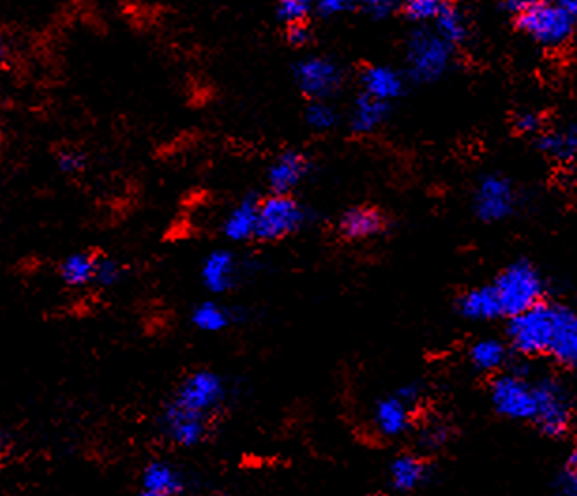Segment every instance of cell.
I'll list each match as a JSON object with an SVG mask.
<instances>
[{"instance_id": "d6986e66", "label": "cell", "mask_w": 577, "mask_h": 496, "mask_svg": "<svg viewBox=\"0 0 577 496\" xmlns=\"http://www.w3.org/2000/svg\"><path fill=\"white\" fill-rule=\"evenodd\" d=\"M457 310L470 322H491L504 316V309H502L495 284L472 288L465 292L457 301Z\"/></svg>"}, {"instance_id": "f35d334b", "label": "cell", "mask_w": 577, "mask_h": 496, "mask_svg": "<svg viewBox=\"0 0 577 496\" xmlns=\"http://www.w3.org/2000/svg\"><path fill=\"white\" fill-rule=\"evenodd\" d=\"M397 395L410 406H416L422 399V388L418 384H408V386H403V388L399 389Z\"/></svg>"}, {"instance_id": "5bb4252c", "label": "cell", "mask_w": 577, "mask_h": 496, "mask_svg": "<svg viewBox=\"0 0 577 496\" xmlns=\"http://www.w3.org/2000/svg\"><path fill=\"white\" fill-rule=\"evenodd\" d=\"M388 217L375 205H356L346 209L337 220V233L348 243L375 239L386 232Z\"/></svg>"}, {"instance_id": "d590c367", "label": "cell", "mask_w": 577, "mask_h": 496, "mask_svg": "<svg viewBox=\"0 0 577 496\" xmlns=\"http://www.w3.org/2000/svg\"><path fill=\"white\" fill-rule=\"evenodd\" d=\"M314 2H316V10L322 16L331 17L348 12L359 0H314Z\"/></svg>"}, {"instance_id": "60d3db41", "label": "cell", "mask_w": 577, "mask_h": 496, "mask_svg": "<svg viewBox=\"0 0 577 496\" xmlns=\"http://www.w3.org/2000/svg\"><path fill=\"white\" fill-rule=\"evenodd\" d=\"M549 2H553L555 6H559L564 12H568L570 16L577 19V0H549Z\"/></svg>"}, {"instance_id": "ba28073f", "label": "cell", "mask_w": 577, "mask_h": 496, "mask_svg": "<svg viewBox=\"0 0 577 496\" xmlns=\"http://www.w3.org/2000/svg\"><path fill=\"white\" fill-rule=\"evenodd\" d=\"M491 403L502 418L532 421L536 412L534 382L519 371L499 374L491 384Z\"/></svg>"}, {"instance_id": "7a4b0ae2", "label": "cell", "mask_w": 577, "mask_h": 496, "mask_svg": "<svg viewBox=\"0 0 577 496\" xmlns=\"http://www.w3.org/2000/svg\"><path fill=\"white\" fill-rule=\"evenodd\" d=\"M309 224V209L294 194L269 192L260 203L256 239L258 243H279Z\"/></svg>"}, {"instance_id": "ffe728a7", "label": "cell", "mask_w": 577, "mask_h": 496, "mask_svg": "<svg viewBox=\"0 0 577 496\" xmlns=\"http://www.w3.org/2000/svg\"><path fill=\"white\" fill-rule=\"evenodd\" d=\"M412 408L397 393L378 401L373 414L376 433L384 438L403 436L412 425Z\"/></svg>"}, {"instance_id": "7402d4cb", "label": "cell", "mask_w": 577, "mask_h": 496, "mask_svg": "<svg viewBox=\"0 0 577 496\" xmlns=\"http://www.w3.org/2000/svg\"><path fill=\"white\" fill-rule=\"evenodd\" d=\"M429 480V465L414 453L397 455L390 465L391 487L399 493H412Z\"/></svg>"}, {"instance_id": "2e32d148", "label": "cell", "mask_w": 577, "mask_h": 496, "mask_svg": "<svg viewBox=\"0 0 577 496\" xmlns=\"http://www.w3.org/2000/svg\"><path fill=\"white\" fill-rule=\"evenodd\" d=\"M262 198L264 196L260 192H249L226 215L224 222H222V235L228 241L241 245V243H250L256 239L258 213H260Z\"/></svg>"}, {"instance_id": "44dd1931", "label": "cell", "mask_w": 577, "mask_h": 496, "mask_svg": "<svg viewBox=\"0 0 577 496\" xmlns=\"http://www.w3.org/2000/svg\"><path fill=\"white\" fill-rule=\"evenodd\" d=\"M390 117V102L378 100L371 94L361 93L350 113V128L358 136H367L376 132Z\"/></svg>"}, {"instance_id": "4316f807", "label": "cell", "mask_w": 577, "mask_h": 496, "mask_svg": "<svg viewBox=\"0 0 577 496\" xmlns=\"http://www.w3.org/2000/svg\"><path fill=\"white\" fill-rule=\"evenodd\" d=\"M305 123L314 132H329L339 123V113L328 100H311L305 109Z\"/></svg>"}, {"instance_id": "f546056e", "label": "cell", "mask_w": 577, "mask_h": 496, "mask_svg": "<svg viewBox=\"0 0 577 496\" xmlns=\"http://www.w3.org/2000/svg\"><path fill=\"white\" fill-rule=\"evenodd\" d=\"M314 6H316L314 0H279L277 16L286 25L305 23Z\"/></svg>"}, {"instance_id": "30bf717a", "label": "cell", "mask_w": 577, "mask_h": 496, "mask_svg": "<svg viewBox=\"0 0 577 496\" xmlns=\"http://www.w3.org/2000/svg\"><path fill=\"white\" fill-rule=\"evenodd\" d=\"M297 89L311 100H329L341 91L343 68L328 57H307L294 68Z\"/></svg>"}, {"instance_id": "74e56055", "label": "cell", "mask_w": 577, "mask_h": 496, "mask_svg": "<svg viewBox=\"0 0 577 496\" xmlns=\"http://www.w3.org/2000/svg\"><path fill=\"white\" fill-rule=\"evenodd\" d=\"M286 38L292 46L301 47L309 42V31L305 27V23H296V25H288V32Z\"/></svg>"}, {"instance_id": "9c48e42d", "label": "cell", "mask_w": 577, "mask_h": 496, "mask_svg": "<svg viewBox=\"0 0 577 496\" xmlns=\"http://www.w3.org/2000/svg\"><path fill=\"white\" fill-rule=\"evenodd\" d=\"M517 207V192L508 177L489 173L478 181L472 194L474 215L487 224L502 222L514 215Z\"/></svg>"}, {"instance_id": "836d02e7", "label": "cell", "mask_w": 577, "mask_h": 496, "mask_svg": "<svg viewBox=\"0 0 577 496\" xmlns=\"http://www.w3.org/2000/svg\"><path fill=\"white\" fill-rule=\"evenodd\" d=\"M559 489L566 495L577 496V444L574 451L570 453V459L564 466L561 481H559Z\"/></svg>"}, {"instance_id": "277c9868", "label": "cell", "mask_w": 577, "mask_h": 496, "mask_svg": "<svg viewBox=\"0 0 577 496\" xmlns=\"http://www.w3.org/2000/svg\"><path fill=\"white\" fill-rule=\"evenodd\" d=\"M499 292L504 316L512 318L544 301L546 282L531 262L508 265L493 282Z\"/></svg>"}, {"instance_id": "8fae6325", "label": "cell", "mask_w": 577, "mask_h": 496, "mask_svg": "<svg viewBox=\"0 0 577 496\" xmlns=\"http://www.w3.org/2000/svg\"><path fill=\"white\" fill-rule=\"evenodd\" d=\"M211 425V419L192 414L172 401L164 404L158 418L160 433L177 448H196L203 444L211 431Z\"/></svg>"}, {"instance_id": "1f68e13d", "label": "cell", "mask_w": 577, "mask_h": 496, "mask_svg": "<svg viewBox=\"0 0 577 496\" xmlns=\"http://www.w3.org/2000/svg\"><path fill=\"white\" fill-rule=\"evenodd\" d=\"M55 160L57 168L63 171L64 175H79L87 168V158L78 149H61Z\"/></svg>"}, {"instance_id": "52a82bcc", "label": "cell", "mask_w": 577, "mask_h": 496, "mask_svg": "<svg viewBox=\"0 0 577 496\" xmlns=\"http://www.w3.org/2000/svg\"><path fill=\"white\" fill-rule=\"evenodd\" d=\"M576 17L570 16L553 2L544 0L517 16L519 29L540 46L561 47L570 42L576 31Z\"/></svg>"}, {"instance_id": "5b68a950", "label": "cell", "mask_w": 577, "mask_h": 496, "mask_svg": "<svg viewBox=\"0 0 577 496\" xmlns=\"http://www.w3.org/2000/svg\"><path fill=\"white\" fill-rule=\"evenodd\" d=\"M557 305L538 303L510 318L508 341L517 354L527 357L547 356L553 327H555Z\"/></svg>"}, {"instance_id": "603a6c76", "label": "cell", "mask_w": 577, "mask_h": 496, "mask_svg": "<svg viewBox=\"0 0 577 496\" xmlns=\"http://www.w3.org/2000/svg\"><path fill=\"white\" fill-rule=\"evenodd\" d=\"M361 87L363 93L384 102H393L405 91V79L390 66H369L361 74Z\"/></svg>"}, {"instance_id": "d6a6232c", "label": "cell", "mask_w": 577, "mask_h": 496, "mask_svg": "<svg viewBox=\"0 0 577 496\" xmlns=\"http://www.w3.org/2000/svg\"><path fill=\"white\" fill-rule=\"evenodd\" d=\"M450 434L442 425H427L420 431V446L423 450H437L448 442Z\"/></svg>"}, {"instance_id": "cb8c5ba5", "label": "cell", "mask_w": 577, "mask_h": 496, "mask_svg": "<svg viewBox=\"0 0 577 496\" xmlns=\"http://www.w3.org/2000/svg\"><path fill=\"white\" fill-rule=\"evenodd\" d=\"M96 250H81L66 256L59 265V277L70 288H83L93 284L96 275Z\"/></svg>"}, {"instance_id": "8d00e7d4", "label": "cell", "mask_w": 577, "mask_h": 496, "mask_svg": "<svg viewBox=\"0 0 577 496\" xmlns=\"http://www.w3.org/2000/svg\"><path fill=\"white\" fill-rule=\"evenodd\" d=\"M515 128L523 134H534L540 130V124H542V119L534 113V111H521L517 117H515Z\"/></svg>"}, {"instance_id": "d4e9b609", "label": "cell", "mask_w": 577, "mask_h": 496, "mask_svg": "<svg viewBox=\"0 0 577 496\" xmlns=\"http://www.w3.org/2000/svg\"><path fill=\"white\" fill-rule=\"evenodd\" d=\"M470 363L484 372H497L508 363V346L499 339H480L474 342L470 352Z\"/></svg>"}, {"instance_id": "ab89813d", "label": "cell", "mask_w": 577, "mask_h": 496, "mask_svg": "<svg viewBox=\"0 0 577 496\" xmlns=\"http://www.w3.org/2000/svg\"><path fill=\"white\" fill-rule=\"evenodd\" d=\"M540 2L544 0H506V8L512 12V14H523L527 10H531L534 6H538Z\"/></svg>"}, {"instance_id": "6da1fadb", "label": "cell", "mask_w": 577, "mask_h": 496, "mask_svg": "<svg viewBox=\"0 0 577 496\" xmlns=\"http://www.w3.org/2000/svg\"><path fill=\"white\" fill-rule=\"evenodd\" d=\"M230 399L228 380L213 369H196L173 389V404L192 414L215 421Z\"/></svg>"}, {"instance_id": "f1b7e54d", "label": "cell", "mask_w": 577, "mask_h": 496, "mask_svg": "<svg viewBox=\"0 0 577 496\" xmlns=\"http://www.w3.org/2000/svg\"><path fill=\"white\" fill-rule=\"evenodd\" d=\"M125 264L113 260L110 256L98 252V260H96V275H94V284H98L100 288H111L117 286L121 280L126 277Z\"/></svg>"}, {"instance_id": "3957f363", "label": "cell", "mask_w": 577, "mask_h": 496, "mask_svg": "<svg viewBox=\"0 0 577 496\" xmlns=\"http://www.w3.org/2000/svg\"><path fill=\"white\" fill-rule=\"evenodd\" d=\"M453 44L437 29H418L406 44L408 76L418 83H433L442 78L452 62Z\"/></svg>"}, {"instance_id": "e575fe53", "label": "cell", "mask_w": 577, "mask_h": 496, "mask_svg": "<svg viewBox=\"0 0 577 496\" xmlns=\"http://www.w3.org/2000/svg\"><path fill=\"white\" fill-rule=\"evenodd\" d=\"M403 0H359L361 8L373 17L390 16Z\"/></svg>"}, {"instance_id": "484cf974", "label": "cell", "mask_w": 577, "mask_h": 496, "mask_svg": "<svg viewBox=\"0 0 577 496\" xmlns=\"http://www.w3.org/2000/svg\"><path fill=\"white\" fill-rule=\"evenodd\" d=\"M538 149L559 162L574 160L577 158V128L553 130L542 134L538 138Z\"/></svg>"}, {"instance_id": "4dcf8cb0", "label": "cell", "mask_w": 577, "mask_h": 496, "mask_svg": "<svg viewBox=\"0 0 577 496\" xmlns=\"http://www.w3.org/2000/svg\"><path fill=\"white\" fill-rule=\"evenodd\" d=\"M444 6H446L444 0H406L405 12L412 21L427 23L435 21L444 10Z\"/></svg>"}, {"instance_id": "4fadbf2b", "label": "cell", "mask_w": 577, "mask_h": 496, "mask_svg": "<svg viewBox=\"0 0 577 496\" xmlns=\"http://www.w3.org/2000/svg\"><path fill=\"white\" fill-rule=\"evenodd\" d=\"M311 158L299 149H286L267 166L266 185L273 194H294L311 173Z\"/></svg>"}, {"instance_id": "83f0119b", "label": "cell", "mask_w": 577, "mask_h": 496, "mask_svg": "<svg viewBox=\"0 0 577 496\" xmlns=\"http://www.w3.org/2000/svg\"><path fill=\"white\" fill-rule=\"evenodd\" d=\"M435 29L450 44H459L467 36V27H465V19L461 16V12L457 8H453V6H448V4L440 12V16L435 19Z\"/></svg>"}, {"instance_id": "9a60e30c", "label": "cell", "mask_w": 577, "mask_h": 496, "mask_svg": "<svg viewBox=\"0 0 577 496\" xmlns=\"http://www.w3.org/2000/svg\"><path fill=\"white\" fill-rule=\"evenodd\" d=\"M187 489V474L166 459L149 461L141 470L140 493L143 496L183 495Z\"/></svg>"}, {"instance_id": "e0dca14e", "label": "cell", "mask_w": 577, "mask_h": 496, "mask_svg": "<svg viewBox=\"0 0 577 496\" xmlns=\"http://www.w3.org/2000/svg\"><path fill=\"white\" fill-rule=\"evenodd\" d=\"M547 356L553 357L559 365L577 371V312L570 307L557 305L553 337L547 350Z\"/></svg>"}, {"instance_id": "8992f818", "label": "cell", "mask_w": 577, "mask_h": 496, "mask_svg": "<svg viewBox=\"0 0 577 496\" xmlns=\"http://www.w3.org/2000/svg\"><path fill=\"white\" fill-rule=\"evenodd\" d=\"M536 412L532 423L546 436H562L570 429L574 419L572 393L553 376L534 382Z\"/></svg>"}, {"instance_id": "ac0fdd59", "label": "cell", "mask_w": 577, "mask_h": 496, "mask_svg": "<svg viewBox=\"0 0 577 496\" xmlns=\"http://www.w3.org/2000/svg\"><path fill=\"white\" fill-rule=\"evenodd\" d=\"M245 320L247 314L241 307H228L215 299L202 301L190 310V324L202 333H222Z\"/></svg>"}, {"instance_id": "7c38bea8", "label": "cell", "mask_w": 577, "mask_h": 496, "mask_svg": "<svg viewBox=\"0 0 577 496\" xmlns=\"http://www.w3.org/2000/svg\"><path fill=\"white\" fill-rule=\"evenodd\" d=\"M245 277V264L228 248L211 250L202 262V284L209 294L234 292Z\"/></svg>"}]
</instances>
